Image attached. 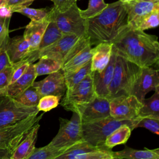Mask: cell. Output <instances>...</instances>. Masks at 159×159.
Listing matches in <instances>:
<instances>
[{"label":"cell","instance_id":"6da1fadb","mask_svg":"<svg viewBox=\"0 0 159 159\" xmlns=\"http://www.w3.org/2000/svg\"><path fill=\"white\" fill-rule=\"evenodd\" d=\"M116 53L140 68L158 65V37L129 26L112 42Z\"/></svg>","mask_w":159,"mask_h":159},{"label":"cell","instance_id":"7a4b0ae2","mask_svg":"<svg viewBox=\"0 0 159 159\" xmlns=\"http://www.w3.org/2000/svg\"><path fill=\"white\" fill-rule=\"evenodd\" d=\"M126 9L119 0L108 4L99 15L86 19V35L91 45L111 43L128 27Z\"/></svg>","mask_w":159,"mask_h":159},{"label":"cell","instance_id":"3957f363","mask_svg":"<svg viewBox=\"0 0 159 159\" xmlns=\"http://www.w3.org/2000/svg\"><path fill=\"white\" fill-rule=\"evenodd\" d=\"M140 67L127 60L116 52V60L112 81L109 86V99L131 94L137 81Z\"/></svg>","mask_w":159,"mask_h":159},{"label":"cell","instance_id":"277c9868","mask_svg":"<svg viewBox=\"0 0 159 159\" xmlns=\"http://www.w3.org/2000/svg\"><path fill=\"white\" fill-rule=\"evenodd\" d=\"M139 120H117L111 116L87 123L82 124V135L84 141L96 147H105L104 143L107 137L122 125H129L132 130Z\"/></svg>","mask_w":159,"mask_h":159},{"label":"cell","instance_id":"5b68a950","mask_svg":"<svg viewBox=\"0 0 159 159\" xmlns=\"http://www.w3.org/2000/svg\"><path fill=\"white\" fill-rule=\"evenodd\" d=\"M59 121L58 132L48 144V145L60 149L69 148L83 140L82 122L77 112H73L70 120L60 117Z\"/></svg>","mask_w":159,"mask_h":159},{"label":"cell","instance_id":"8992f818","mask_svg":"<svg viewBox=\"0 0 159 159\" xmlns=\"http://www.w3.org/2000/svg\"><path fill=\"white\" fill-rule=\"evenodd\" d=\"M80 10L76 3L63 12L57 11L52 7L49 11V17L63 35L83 36L86 35V19L81 17Z\"/></svg>","mask_w":159,"mask_h":159},{"label":"cell","instance_id":"52a82bcc","mask_svg":"<svg viewBox=\"0 0 159 159\" xmlns=\"http://www.w3.org/2000/svg\"><path fill=\"white\" fill-rule=\"evenodd\" d=\"M96 96L91 73L74 87L66 89L60 105L65 110L75 112L93 101Z\"/></svg>","mask_w":159,"mask_h":159},{"label":"cell","instance_id":"ba28073f","mask_svg":"<svg viewBox=\"0 0 159 159\" xmlns=\"http://www.w3.org/2000/svg\"><path fill=\"white\" fill-rule=\"evenodd\" d=\"M39 112L37 107L25 106L6 94L0 95V129L38 114Z\"/></svg>","mask_w":159,"mask_h":159},{"label":"cell","instance_id":"9c48e42d","mask_svg":"<svg viewBox=\"0 0 159 159\" xmlns=\"http://www.w3.org/2000/svg\"><path fill=\"white\" fill-rule=\"evenodd\" d=\"M35 114L14 124L0 129V149H7L12 153L29 130L39 122L43 114L40 116Z\"/></svg>","mask_w":159,"mask_h":159},{"label":"cell","instance_id":"30bf717a","mask_svg":"<svg viewBox=\"0 0 159 159\" xmlns=\"http://www.w3.org/2000/svg\"><path fill=\"white\" fill-rule=\"evenodd\" d=\"M91 49L89 38L86 35L81 36L63 60L61 70L63 75L75 71L90 61L92 57Z\"/></svg>","mask_w":159,"mask_h":159},{"label":"cell","instance_id":"8fae6325","mask_svg":"<svg viewBox=\"0 0 159 159\" xmlns=\"http://www.w3.org/2000/svg\"><path fill=\"white\" fill-rule=\"evenodd\" d=\"M142 102L134 95H124L110 99V116L117 120H139Z\"/></svg>","mask_w":159,"mask_h":159},{"label":"cell","instance_id":"7c38bea8","mask_svg":"<svg viewBox=\"0 0 159 159\" xmlns=\"http://www.w3.org/2000/svg\"><path fill=\"white\" fill-rule=\"evenodd\" d=\"M112 152L106 147H93L82 140L53 159H94L113 157Z\"/></svg>","mask_w":159,"mask_h":159},{"label":"cell","instance_id":"4fadbf2b","mask_svg":"<svg viewBox=\"0 0 159 159\" xmlns=\"http://www.w3.org/2000/svg\"><path fill=\"white\" fill-rule=\"evenodd\" d=\"M75 112L79 114L82 124L108 117L110 116V99L96 96L93 101Z\"/></svg>","mask_w":159,"mask_h":159},{"label":"cell","instance_id":"5bb4252c","mask_svg":"<svg viewBox=\"0 0 159 159\" xmlns=\"http://www.w3.org/2000/svg\"><path fill=\"white\" fill-rule=\"evenodd\" d=\"M32 86L42 97L54 95L62 98L66 91L64 75L61 70L48 74L40 81H34Z\"/></svg>","mask_w":159,"mask_h":159},{"label":"cell","instance_id":"9a60e30c","mask_svg":"<svg viewBox=\"0 0 159 159\" xmlns=\"http://www.w3.org/2000/svg\"><path fill=\"white\" fill-rule=\"evenodd\" d=\"M159 88V71L152 67L140 68V75L135 83L131 94L135 96L140 102L146 94Z\"/></svg>","mask_w":159,"mask_h":159},{"label":"cell","instance_id":"2e32d148","mask_svg":"<svg viewBox=\"0 0 159 159\" xmlns=\"http://www.w3.org/2000/svg\"><path fill=\"white\" fill-rule=\"evenodd\" d=\"M115 60L116 51L112 47L111 57L106 67L101 72H91L93 86L97 96L108 98L109 86L114 73Z\"/></svg>","mask_w":159,"mask_h":159},{"label":"cell","instance_id":"e0dca14e","mask_svg":"<svg viewBox=\"0 0 159 159\" xmlns=\"http://www.w3.org/2000/svg\"><path fill=\"white\" fill-rule=\"evenodd\" d=\"M123 3L127 11L128 23L133 28H137L139 23L145 16L159 9V2L132 0Z\"/></svg>","mask_w":159,"mask_h":159},{"label":"cell","instance_id":"ac0fdd59","mask_svg":"<svg viewBox=\"0 0 159 159\" xmlns=\"http://www.w3.org/2000/svg\"><path fill=\"white\" fill-rule=\"evenodd\" d=\"M81 37L73 34L63 35L55 43L40 52L39 54V59L42 56L48 57L59 61L62 65L65 56Z\"/></svg>","mask_w":159,"mask_h":159},{"label":"cell","instance_id":"d6986e66","mask_svg":"<svg viewBox=\"0 0 159 159\" xmlns=\"http://www.w3.org/2000/svg\"><path fill=\"white\" fill-rule=\"evenodd\" d=\"M6 52L12 66L24 62L30 52V46L23 35L9 38Z\"/></svg>","mask_w":159,"mask_h":159},{"label":"cell","instance_id":"ffe728a7","mask_svg":"<svg viewBox=\"0 0 159 159\" xmlns=\"http://www.w3.org/2000/svg\"><path fill=\"white\" fill-rule=\"evenodd\" d=\"M50 20L48 12L47 17L43 20L38 22L30 20L25 27L23 36L30 46L29 55L37 50Z\"/></svg>","mask_w":159,"mask_h":159},{"label":"cell","instance_id":"44dd1931","mask_svg":"<svg viewBox=\"0 0 159 159\" xmlns=\"http://www.w3.org/2000/svg\"><path fill=\"white\" fill-rule=\"evenodd\" d=\"M63 35V34L60 30L55 22L50 19L37 50L28 56L25 62L34 63V61L39 60V54L40 52L55 43Z\"/></svg>","mask_w":159,"mask_h":159},{"label":"cell","instance_id":"7402d4cb","mask_svg":"<svg viewBox=\"0 0 159 159\" xmlns=\"http://www.w3.org/2000/svg\"><path fill=\"white\" fill-rule=\"evenodd\" d=\"M112 51V44L101 42L92 48L91 60V72H101L107 65Z\"/></svg>","mask_w":159,"mask_h":159},{"label":"cell","instance_id":"603a6c76","mask_svg":"<svg viewBox=\"0 0 159 159\" xmlns=\"http://www.w3.org/2000/svg\"><path fill=\"white\" fill-rule=\"evenodd\" d=\"M39 128L38 122L29 130L13 152L11 159H25L33 152L35 148Z\"/></svg>","mask_w":159,"mask_h":159},{"label":"cell","instance_id":"cb8c5ba5","mask_svg":"<svg viewBox=\"0 0 159 159\" xmlns=\"http://www.w3.org/2000/svg\"><path fill=\"white\" fill-rule=\"evenodd\" d=\"M37 77L34 63H30L24 74L15 82L9 84L6 91V95L14 98L30 87Z\"/></svg>","mask_w":159,"mask_h":159},{"label":"cell","instance_id":"d4e9b609","mask_svg":"<svg viewBox=\"0 0 159 159\" xmlns=\"http://www.w3.org/2000/svg\"><path fill=\"white\" fill-rule=\"evenodd\" d=\"M112 155L118 159H159V148L136 150L126 146L122 150L112 152Z\"/></svg>","mask_w":159,"mask_h":159},{"label":"cell","instance_id":"484cf974","mask_svg":"<svg viewBox=\"0 0 159 159\" xmlns=\"http://www.w3.org/2000/svg\"><path fill=\"white\" fill-rule=\"evenodd\" d=\"M142 107L139 111V119L152 117L159 119V88L154 91V94L149 98L141 101Z\"/></svg>","mask_w":159,"mask_h":159},{"label":"cell","instance_id":"4316f807","mask_svg":"<svg viewBox=\"0 0 159 159\" xmlns=\"http://www.w3.org/2000/svg\"><path fill=\"white\" fill-rule=\"evenodd\" d=\"M132 131V129L129 125L127 124L121 125L107 137L104 143V147L112 149L117 145L125 144L129 139Z\"/></svg>","mask_w":159,"mask_h":159},{"label":"cell","instance_id":"83f0119b","mask_svg":"<svg viewBox=\"0 0 159 159\" xmlns=\"http://www.w3.org/2000/svg\"><path fill=\"white\" fill-rule=\"evenodd\" d=\"M34 67L36 75L39 76L61 70V63L52 58L42 56L39 58L37 63H34Z\"/></svg>","mask_w":159,"mask_h":159},{"label":"cell","instance_id":"f1b7e54d","mask_svg":"<svg viewBox=\"0 0 159 159\" xmlns=\"http://www.w3.org/2000/svg\"><path fill=\"white\" fill-rule=\"evenodd\" d=\"M91 73V60L85 63L80 68L75 71L63 75L66 86V89H71L75 85L83 81L88 75Z\"/></svg>","mask_w":159,"mask_h":159},{"label":"cell","instance_id":"f546056e","mask_svg":"<svg viewBox=\"0 0 159 159\" xmlns=\"http://www.w3.org/2000/svg\"><path fill=\"white\" fill-rule=\"evenodd\" d=\"M68 148H57L48 145L35 148L33 152L25 159H53L63 153Z\"/></svg>","mask_w":159,"mask_h":159},{"label":"cell","instance_id":"4dcf8cb0","mask_svg":"<svg viewBox=\"0 0 159 159\" xmlns=\"http://www.w3.org/2000/svg\"><path fill=\"white\" fill-rule=\"evenodd\" d=\"M41 98L42 96L37 91L31 86L13 98L25 106L35 107Z\"/></svg>","mask_w":159,"mask_h":159},{"label":"cell","instance_id":"1f68e13d","mask_svg":"<svg viewBox=\"0 0 159 159\" xmlns=\"http://www.w3.org/2000/svg\"><path fill=\"white\" fill-rule=\"evenodd\" d=\"M107 5L104 0H89L88 8L85 10L80 9V13L83 19H90L99 15Z\"/></svg>","mask_w":159,"mask_h":159},{"label":"cell","instance_id":"d6a6232c","mask_svg":"<svg viewBox=\"0 0 159 159\" xmlns=\"http://www.w3.org/2000/svg\"><path fill=\"white\" fill-rule=\"evenodd\" d=\"M50 8H40L34 9L29 7L22 8L17 11L30 19L32 21H42L48 15Z\"/></svg>","mask_w":159,"mask_h":159},{"label":"cell","instance_id":"836d02e7","mask_svg":"<svg viewBox=\"0 0 159 159\" xmlns=\"http://www.w3.org/2000/svg\"><path fill=\"white\" fill-rule=\"evenodd\" d=\"M61 98L54 95H47L42 96L37 106L39 111L48 112L58 106Z\"/></svg>","mask_w":159,"mask_h":159},{"label":"cell","instance_id":"e575fe53","mask_svg":"<svg viewBox=\"0 0 159 159\" xmlns=\"http://www.w3.org/2000/svg\"><path fill=\"white\" fill-rule=\"evenodd\" d=\"M159 24V9H157L145 16L139 23L137 28L144 31L145 30L154 28Z\"/></svg>","mask_w":159,"mask_h":159},{"label":"cell","instance_id":"d590c367","mask_svg":"<svg viewBox=\"0 0 159 159\" xmlns=\"http://www.w3.org/2000/svg\"><path fill=\"white\" fill-rule=\"evenodd\" d=\"M143 127L153 134H159V119L152 117H145L139 119L135 128Z\"/></svg>","mask_w":159,"mask_h":159},{"label":"cell","instance_id":"8d00e7d4","mask_svg":"<svg viewBox=\"0 0 159 159\" xmlns=\"http://www.w3.org/2000/svg\"><path fill=\"white\" fill-rule=\"evenodd\" d=\"M14 68L12 66H7L0 71V94H6L8 86L10 84Z\"/></svg>","mask_w":159,"mask_h":159},{"label":"cell","instance_id":"74e56055","mask_svg":"<svg viewBox=\"0 0 159 159\" xmlns=\"http://www.w3.org/2000/svg\"><path fill=\"white\" fill-rule=\"evenodd\" d=\"M35 0H6V7L12 12L24 7H29Z\"/></svg>","mask_w":159,"mask_h":159},{"label":"cell","instance_id":"f35d334b","mask_svg":"<svg viewBox=\"0 0 159 159\" xmlns=\"http://www.w3.org/2000/svg\"><path fill=\"white\" fill-rule=\"evenodd\" d=\"M9 37L6 38L0 45V71L7 66H12L6 52V45Z\"/></svg>","mask_w":159,"mask_h":159},{"label":"cell","instance_id":"ab89813d","mask_svg":"<svg viewBox=\"0 0 159 159\" xmlns=\"http://www.w3.org/2000/svg\"><path fill=\"white\" fill-rule=\"evenodd\" d=\"M53 3V7L60 12L68 10L71 6L76 3L77 0H50Z\"/></svg>","mask_w":159,"mask_h":159},{"label":"cell","instance_id":"60d3db41","mask_svg":"<svg viewBox=\"0 0 159 159\" xmlns=\"http://www.w3.org/2000/svg\"><path fill=\"white\" fill-rule=\"evenodd\" d=\"M29 64H30L29 63L25 62V63H22L18 64L17 65L12 66L14 68V71L12 75L10 84L15 82L24 74V73L25 71V70L28 68Z\"/></svg>","mask_w":159,"mask_h":159},{"label":"cell","instance_id":"b9f144b4","mask_svg":"<svg viewBox=\"0 0 159 159\" xmlns=\"http://www.w3.org/2000/svg\"><path fill=\"white\" fill-rule=\"evenodd\" d=\"M12 152L7 149H0V159H6L11 158Z\"/></svg>","mask_w":159,"mask_h":159},{"label":"cell","instance_id":"7bdbcfd3","mask_svg":"<svg viewBox=\"0 0 159 159\" xmlns=\"http://www.w3.org/2000/svg\"><path fill=\"white\" fill-rule=\"evenodd\" d=\"M12 12L6 6L0 8V16L3 17H11Z\"/></svg>","mask_w":159,"mask_h":159},{"label":"cell","instance_id":"ee69618b","mask_svg":"<svg viewBox=\"0 0 159 159\" xmlns=\"http://www.w3.org/2000/svg\"><path fill=\"white\" fill-rule=\"evenodd\" d=\"M6 0H0V8L6 6Z\"/></svg>","mask_w":159,"mask_h":159},{"label":"cell","instance_id":"f6af8a7d","mask_svg":"<svg viewBox=\"0 0 159 159\" xmlns=\"http://www.w3.org/2000/svg\"><path fill=\"white\" fill-rule=\"evenodd\" d=\"M94 159H118V158H114V157H101V158H94Z\"/></svg>","mask_w":159,"mask_h":159},{"label":"cell","instance_id":"bcb514c9","mask_svg":"<svg viewBox=\"0 0 159 159\" xmlns=\"http://www.w3.org/2000/svg\"><path fill=\"white\" fill-rule=\"evenodd\" d=\"M145 1H148V2H159V0H142Z\"/></svg>","mask_w":159,"mask_h":159},{"label":"cell","instance_id":"7dc6e473","mask_svg":"<svg viewBox=\"0 0 159 159\" xmlns=\"http://www.w3.org/2000/svg\"><path fill=\"white\" fill-rule=\"evenodd\" d=\"M120 1L122 2H129V1H131L132 0H119Z\"/></svg>","mask_w":159,"mask_h":159},{"label":"cell","instance_id":"c3c4849f","mask_svg":"<svg viewBox=\"0 0 159 159\" xmlns=\"http://www.w3.org/2000/svg\"><path fill=\"white\" fill-rule=\"evenodd\" d=\"M6 159H11V158H6Z\"/></svg>","mask_w":159,"mask_h":159},{"label":"cell","instance_id":"681fc988","mask_svg":"<svg viewBox=\"0 0 159 159\" xmlns=\"http://www.w3.org/2000/svg\"><path fill=\"white\" fill-rule=\"evenodd\" d=\"M0 95H1V94H0Z\"/></svg>","mask_w":159,"mask_h":159}]
</instances>
